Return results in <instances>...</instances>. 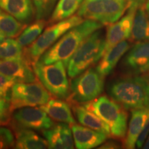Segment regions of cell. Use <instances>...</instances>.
<instances>
[{
	"mask_svg": "<svg viewBox=\"0 0 149 149\" xmlns=\"http://www.w3.org/2000/svg\"><path fill=\"white\" fill-rule=\"evenodd\" d=\"M103 25L94 20H84L81 24L72 28L60 37L41 56L38 61L47 64L61 60L67 67L70 57L84 41L93 33L101 29Z\"/></svg>",
	"mask_w": 149,
	"mask_h": 149,
	"instance_id": "cell-1",
	"label": "cell"
},
{
	"mask_svg": "<svg viewBox=\"0 0 149 149\" xmlns=\"http://www.w3.org/2000/svg\"><path fill=\"white\" fill-rule=\"evenodd\" d=\"M109 95L124 109L149 108V79L143 76H128L115 79L108 88Z\"/></svg>",
	"mask_w": 149,
	"mask_h": 149,
	"instance_id": "cell-2",
	"label": "cell"
},
{
	"mask_svg": "<svg viewBox=\"0 0 149 149\" xmlns=\"http://www.w3.org/2000/svg\"><path fill=\"white\" fill-rule=\"evenodd\" d=\"M84 107L99 116L109 126L111 136L117 139L125 137L127 132L128 115L118 102L104 95L87 102Z\"/></svg>",
	"mask_w": 149,
	"mask_h": 149,
	"instance_id": "cell-3",
	"label": "cell"
},
{
	"mask_svg": "<svg viewBox=\"0 0 149 149\" xmlns=\"http://www.w3.org/2000/svg\"><path fill=\"white\" fill-rule=\"evenodd\" d=\"M100 30L87 37L70 57L67 65L69 77H77L97 62L104 55L105 38Z\"/></svg>",
	"mask_w": 149,
	"mask_h": 149,
	"instance_id": "cell-4",
	"label": "cell"
},
{
	"mask_svg": "<svg viewBox=\"0 0 149 149\" xmlns=\"http://www.w3.org/2000/svg\"><path fill=\"white\" fill-rule=\"evenodd\" d=\"M82 22L83 18L77 15L61 20L48 26L32 44L24 49V57L30 64L33 65L65 33Z\"/></svg>",
	"mask_w": 149,
	"mask_h": 149,
	"instance_id": "cell-5",
	"label": "cell"
},
{
	"mask_svg": "<svg viewBox=\"0 0 149 149\" xmlns=\"http://www.w3.org/2000/svg\"><path fill=\"white\" fill-rule=\"evenodd\" d=\"M37 79L55 97L66 100L70 95L66 66L59 60L51 64H43L37 61L33 65Z\"/></svg>",
	"mask_w": 149,
	"mask_h": 149,
	"instance_id": "cell-6",
	"label": "cell"
},
{
	"mask_svg": "<svg viewBox=\"0 0 149 149\" xmlns=\"http://www.w3.org/2000/svg\"><path fill=\"white\" fill-rule=\"evenodd\" d=\"M126 9L127 3L115 0H84L77 15L86 19L110 24L120 19Z\"/></svg>",
	"mask_w": 149,
	"mask_h": 149,
	"instance_id": "cell-7",
	"label": "cell"
},
{
	"mask_svg": "<svg viewBox=\"0 0 149 149\" xmlns=\"http://www.w3.org/2000/svg\"><path fill=\"white\" fill-rule=\"evenodd\" d=\"M72 100L77 103H87L97 98L104 90V77L92 68L74 77L70 83Z\"/></svg>",
	"mask_w": 149,
	"mask_h": 149,
	"instance_id": "cell-8",
	"label": "cell"
},
{
	"mask_svg": "<svg viewBox=\"0 0 149 149\" xmlns=\"http://www.w3.org/2000/svg\"><path fill=\"white\" fill-rule=\"evenodd\" d=\"M51 100V95L40 82L15 83L10 95L11 111L28 107L41 106Z\"/></svg>",
	"mask_w": 149,
	"mask_h": 149,
	"instance_id": "cell-9",
	"label": "cell"
},
{
	"mask_svg": "<svg viewBox=\"0 0 149 149\" xmlns=\"http://www.w3.org/2000/svg\"><path fill=\"white\" fill-rule=\"evenodd\" d=\"M13 119L15 127L44 130L54 126L51 117L40 107H28L17 109Z\"/></svg>",
	"mask_w": 149,
	"mask_h": 149,
	"instance_id": "cell-10",
	"label": "cell"
},
{
	"mask_svg": "<svg viewBox=\"0 0 149 149\" xmlns=\"http://www.w3.org/2000/svg\"><path fill=\"white\" fill-rule=\"evenodd\" d=\"M137 9L128 8L127 13L120 20L110 24L105 37L104 54L120 42L130 39L133 29L134 17Z\"/></svg>",
	"mask_w": 149,
	"mask_h": 149,
	"instance_id": "cell-11",
	"label": "cell"
},
{
	"mask_svg": "<svg viewBox=\"0 0 149 149\" xmlns=\"http://www.w3.org/2000/svg\"><path fill=\"white\" fill-rule=\"evenodd\" d=\"M33 69L24 57L15 59H0V74L13 79L16 83L36 81Z\"/></svg>",
	"mask_w": 149,
	"mask_h": 149,
	"instance_id": "cell-12",
	"label": "cell"
},
{
	"mask_svg": "<svg viewBox=\"0 0 149 149\" xmlns=\"http://www.w3.org/2000/svg\"><path fill=\"white\" fill-rule=\"evenodd\" d=\"M124 64L134 73H144L149 70V40L137 42L128 51Z\"/></svg>",
	"mask_w": 149,
	"mask_h": 149,
	"instance_id": "cell-13",
	"label": "cell"
},
{
	"mask_svg": "<svg viewBox=\"0 0 149 149\" xmlns=\"http://www.w3.org/2000/svg\"><path fill=\"white\" fill-rule=\"evenodd\" d=\"M74 142L78 149H91L101 145L107 139L108 135L90 128L71 124Z\"/></svg>",
	"mask_w": 149,
	"mask_h": 149,
	"instance_id": "cell-14",
	"label": "cell"
},
{
	"mask_svg": "<svg viewBox=\"0 0 149 149\" xmlns=\"http://www.w3.org/2000/svg\"><path fill=\"white\" fill-rule=\"evenodd\" d=\"M0 8L22 23H29L35 15L33 0H0Z\"/></svg>",
	"mask_w": 149,
	"mask_h": 149,
	"instance_id": "cell-15",
	"label": "cell"
},
{
	"mask_svg": "<svg viewBox=\"0 0 149 149\" xmlns=\"http://www.w3.org/2000/svg\"><path fill=\"white\" fill-rule=\"evenodd\" d=\"M129 48L130 43L126 40L122 41L113 46L104 54L96 70L103 77L109 75Z\"/></svg>",
	"mask_w": 149,
	"mask_h": 149,
	"instance_id": "cell-16",
	"label": "cell"
},
{
	"mask_svg": "<svg viewBox=\"0 0 149 149\" xmlns=\"http://www.w3.org/2000/svg\"><path fill=\"white\" fill-rule=\"evenodd\" d=\"M148 108L144 109L132 110V116L128 124L126 137L124 141L125 148L128 149L135 148L137 139L148 117Z\"/></svg>",
	"mask_w": 149,
	"mask_h": 149,
	"instance_id": "cell-17",
	"label": "cell"
},
{
	"mask_svg": "<svg viewBox=\"0 0 149 149\" xmlns=\"http://www.w3.org/2000/svg\"><path fill=\"white\" fill-rule=\"evenodd\" d=\"M40 108L54 120L66 124H75L70 106L61 99H51Z\"/></svg>",
	"mask_w": 149,
	"mask_h": 149,
	"instance_id": "cell-18",
	"label": "cell"
},
{
	"mask_svg": "<svg viewBox=\"0 0 149 149\" xmlns=\"http://www.w3.org/2000/svg\"><path fill=\"white\" fill-rule=\"evenodd\" d=\"M15 148L18 149L49 148L47 140L37 135L33 130L15 127Z\"/></svg>",
	"mask_w": 149,
	"mask_h": 149,
	"instance_id": "cell-19",
	"label": "cell"
},
{
	"mask_svg": "<svg viewBox=\"0 0 149 149\" xmlns=\"http://www.w3.org/2000/svg\"><path fill=\"white\" fill-rule=\"evenodd\" d=\"M73 111L79 122L83 126L111 136L109 126L100 117L87 109L84 106H74Z\"/></svg>",
	"mask_w": 149,
	"mask_h": 149,
	"instance_id": "cell-20",
	"label": "cell"
},
{
	"mask_svg": "<svg viewBox=\"0 0 149 149\" xmlns=\"http://www.w3.org/2000/svg\"><path fill=\"white\" fill-rule=\"evenodd\" d=\"M130 40L136 42L149 40V17L145 5L136 10Z\"/></svg>",
	"mask_w": 149,
	"mask_h": 149,
	"instance_id": "cell-21",
	"label": "cell"
},
{
	"mask_svg": "<svg viewBox=\"0 0 149 149\" xmlns=\"http://www.w3.org/2000/svg\"><path fill=\"white\" fill-rule=\"evenodd\" d=\"M84 0H59L52 13L51 23H55L73 15Z\"/></svg>",
	"mask_w": 149,
	"mask_h": 149,
	"instance_id": "cell-22",
	"label": "cell"
},
{
	"mask_svg": "<svg viewBox=\"0 0 149 149\" xmlns=\"http://www.w3.org/2000/svg\"><path fill=\"white\" fill-rule=\"evenodd\" d=\"M25 28V24L18 21L13 16L0 8V32L6 37L13 38L19 36Z\"/></svg>",
	"mask_w": 149,
	"mask_h": 149,
	"instance_id": "cell-23",
	"label": "cell"
},
{
	"mask_svg": "<svg viewBox=\"0 0 149 149\" xmlns=\"http://www.w3.org/2000/svg\"><path fill=\"white\" fill-rule=\"evenodd\" d=\"M46 24L45 19H37L24 29L21 34L19 35L17 41L22 47L30 46L40 36Z\"/></svg>",
	"mask_w": 149,
	"mask_h": 149,
	"instance_id": "cell-24",
	"label": "cell"
},
{
	"mask_svg": "<svg viewBox=\"0 0 149 149\" xmlns=\"http://www.w3.org/2000/svg\"><path fill=\"white\" fill-rule=\"evenodd\" d=\"M24 57L22 46L12 38L6 39L0 44V59H15Z\"/></svg>",
	"mask_w": 149,
	"mask_h": 149,
	"instance_id": "cell-25",
	"label": "cell"
},
{
	"mask_svg": "<svg viewBox=\"0 0 149 149\" xmlns=\"http://www.w3.org/2000/svg\"><path fill=\"white\" fill-rule=\"evenodd\" d=\"M43 134L48 141L49 148L65 149L61 135L60 124L53 126L49 129L43 130Z\"/></svg>",
	"mask_w": 149,
	"mask_h": 149,
	"instance_id": "cell-26",
	"label": "cell"
},
{
	"mask_svg": "<svg viewBox=\"0 0 149 149\" xmlns=\"http://www.w3.org/2000/svg\"><path fill=\"white\" fill-rule=\"evenodd\" d=\"M57 0H33L37 19H46L51 15Z\"/></svg>",
	"mask_w": 149,
	"mask_h": 149,
	"instance_id": "cell-27",
	"label": "cell"
},
{
	"mask_svg": "<svg viewBox=\"0 0 149 149\" xmlns=\"http://www.w3.org/2000/svg\"><path fill=\"white\" fill-rule=\"evenodd\" d=\"M15 83L16 81L12 78L0 74V97L10 102L11 88Z\"/></svg>",
	"mask_w": 149,
	"mask_h": 149,
	"instance_id": "cell-28",
	"label": "cell"
},
{
	"mask_svg": "<svg viewBox=\"0 0 149 149\" xmlns=\"http://www.w3.org/2000/svg\"><path fill=\"white\" fill-rule=\"evenodd\" d=\"M15 143L12 131L7 128L0 127V148L15 146Z\"/></svg>",
	"mask_w": 149,
	"mask_h": 149,
	"instance_id": "cell-29",
	"label": "cell"
},
{
	"mask_svg": "<svg viewBox=\"0 0 149 149\" xmlns=\"http://www.w3.org/2000/svg\"><path fill=\"white\" fill-rule=\"evenodd\" d=\"M61 135L62 141L65 146V149L74 148V139L71 128H70L67 124H60Z\"/></svg>",
	"mask_w": 149,
	"mask_h": 149,
	"instance_id": "cell-30",
	"label": "cell"
},
{
	"mask_svg": "<svg viewBox=\"0 0 149 149\" xmlns=\"http://www.w3.org/2000/svg\"><path fill=\"white\" fill-rule=\"evenodd\" d=\"M11 112L10 102L0 97V125L8 122Z\"/></svg>",
	"mask_w": 149,
	"mask_h": 149,
	"instance_id": "cell-31",
	"label": "cell"
},
{
	"mask_svg": "<svg viewBox=\"0 0 149 149\" xmlns=\"http://www.w3.org/2000/svg\"><path fill=\"white\" fill-rule=\"evenodd\" d=\"M149 111V108H148ZM149 135V111H148V115L147 117L146 122H145L143 129L141 130L140 135H139L138 139L137 140V143H136V146L138 148H143L145 141H146L147 137Z\"/></svg>",
	"mask_w": 149,
	"mask_h": 149,
	"instance_id": "cell-32",
	"label": "cell"
},
{
	"mask_svg": "<svg viewBox=\"0 0 149 149\" xmlns=\"http://www.w3.org/2000/svg\"><path fill=\"white\" fill-rule=\"evenodd\" d=\"M148 0H127V9L130 8H137L141 6L146 4Z\"/></svg>",
	"mask_w": 149,
	"mask_h": 149,
	"instance_id": "cell-33",
	"label": "cell"
},
{
	"mask_svg": "<svg viewBox=\"0 0 149 149\" xmlns=\"http://www.w3.org/2000/svg\"><path fill=\"white\" fill-rule=\"evenodd\" d=\"M119 146L117 144H115L114 142H107V144H105L102 146V147H100V148H119Z\"/></svg>",
	"mask_w": 149,
	"mask_h": 149,
	"instance_id": "cell-34",
	"label": "cell"
},
{
	"mask_svg": "<svg viewBox=\"0 0 149 149\" xmlns=\"http://www.w3.org/2000/svg\"><path fill=\"white\" fill-rule=\"evenodd\" d=\"M143 148L144 149H149V136L147 137V139L145 141L144 146H143Z\"/></svg>",
	"mask_w": 149,
	"mask_h": 149,
	"instance_id": "cell-35",
	"label": "cell"
},
{
	"mask_svg": "<svg viewBox=\"0 0 149 149\" xmlns=\"http://www.w3.org/2000/svg\"><path fill=\"white\" fill-rule=\"evenodd\" d=\"M6 40V36L2 33L0 32V44H1Z\"/></svg>",
	"mask_w": 149,
	"mask_h": 149,
	"instance_id": "cell-36",
	"label": "cell"
},
{
	"mask_svg": "<svg viewBox=\"0 0 149 149\" xmlns=\"http://www.w3.org/2000/svg\"><path fill=\"white\" fill-rule=\"evenodd\" d=\"M145 8H146L147 14H148V15L149 17V0H148V1H146V4H145Z\"/></svg>",
	"mask_w": 149,
	"mask_h": 149,
	"instance_id": "cell-37",
	"label": "cell"
},
{
	"mask_svg": "<svg viewBox=\"0 0 149 149\" xmlns=\"http://www.w3.org/2000/svg\"><path fill=\"white\" fill-rule=\"evenodd\" d=\"M115 1H120V2L127 3V0H115Z\"/></svg>",
	"mask_w": 149,
	"mask_h": 149,
	"instance_id": "cell-38",
	"label": "cell"
}]
</instances>
